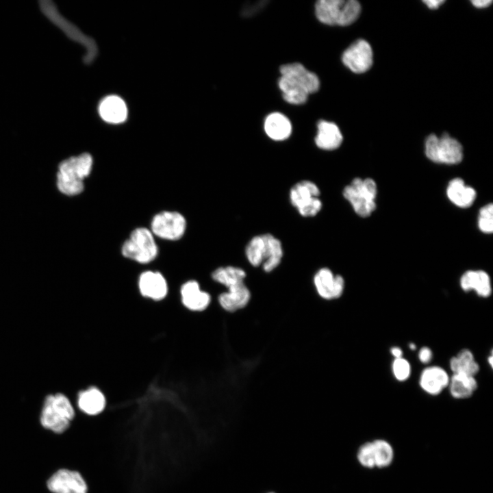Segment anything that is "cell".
I'll return each instance as SVG.
<instances>
[{
  "mask_svg": "<svg viewBox=\"0 0 493 493\" xmlns=\"http://www.w3.org/2000/svg\"><path fill=\"white\" fill-rule=\"evenodd\" d=\"M281 76L287 77L303 87L309 94L318 90L320 81L318 76L307 71L300 63H292L280 67Z\"/></svg>",
  "mask_w": 493,
  "mask_h": 493,
  "instance_id": "cell-14",
  "label": "cell"
},
{
  "mask_svg": "<svg viewBox=\"0 0 493 493\" xmlns=\"http://www.w3.org/2000/svg\"><path fill=\"white\" fill-rule=\"evenodd\" d=\"M264 130L267 136L272 140L283 141L290 137L292 133V125L286 116L279 112H274L269 114L265 119Z\"/></svg>",
  "mask_w": 493,
  "mask_h": 493,
  "instance_id": "cell-23",
  "label": "cell"
},
{
  "mask_svg": "<svg viewBox=\"0 0 493 493\" xmlns=\"http://www.w3.org/2000/svg\"><path fill=\"white\" fill-rule=\"evenodd\" d=\"M446 195L451 203L459 207H470L477 197L476 190L467 186L461 178H454L448 182Z\"/></svg>",
  "mask_w": 493,
  "mask_h": 493,
  "instance_id": "cell-19",
  "label": "cell"
},
{
  "mask_svg": "<svg viewBox=\"0 0 493 493\" xmlns=\"http://www.w3.org/2000/svg\"><path fill=\"white\" fill-rule=\"evenodd\" d=\"M377 194L376 182L371 178H354L342 191L344 198L359 216H369L376 209Z\"/></svg>",
  "mask_w": 493,
  "mask_h": 493,
  "instance_id": "cell-5",
  "label": "cell"
},
{
  "mask_svg": "<svg viewBox=\"0 0 493 493\" xmlns=\"http://www.w3.org/2000/svg\"><path fill=\"white\" fill-rule=\"evenodd\" d=\"M448 387L451 394L457 399L470 397L477 389V381L475 377L464 374H453L450 378Z\"/></svg>",
  "mask_w": 493,
  "mask_h": 493,
  "instance_id": "cell-24",
  "label": "cell"
},
{
  "mask_svg": "<svg viewBox=\"0 0 493 493\" xmlns=\"http://www.w3.org/2000/svg\"><path fill=\"white\" fill-rule=\"evenodd\" d=\"M450 378L447 372L439 366H430L421 373L419 383L427 394L438 395L447 386Z\"/></svg>",
  "mask_w": 493,
  "mask_h": 493,
  "instance_id": "cell-16",
  "label": "cell"
},
{
  "mask_svg": "<svg viewBox=\"0 0 493 493\" xmlns=\"http://www.w3.org/2000/svg\"><path fill=\"white\" fill-rule=\"evenodd\" d=\"M265 242L263 234L253 236L246 244L245 256L249 263L254 266H262L264 262Z\"/></svg>",
  "mask_w": 493,
  "mask_h": 493,
  "instance_id": "cell-29",
  "label": "cell"
},
{
  "mask_svg": "<svg viewBox=\"0 0 493 493\" xmlns=\"http://www.w3.org/2000/svg\"><path fill=\"white\" fill-rule=\"evenodd\" d=\"M92 167L93 158L88 153L64 160L58 167V190L67 196L79 194L84 189V180L90 175Z\"/></svg>",
  "mask_w": 493,
  "mask_h": 493,
  "instance_id": "cell-1",
  "label": "cell"
},
{
  "mask_svg": "<svg viewBox=\"0 0 493 493\" xmlns=\"http://www.w3.org/2000/svg\"><path fill=\"white\" fill-rule=\"evenodd\" d=\"M472 5L478 8H485L488 7L492 1L491 0H475L471 1Z\"/></svg>",
  "mask_w": 493,
  "mask_h": 493,
  "instance_id": "cell-36",
  "label": "cell"
},
{
  "mask_svg": "<svg viewBox=\"0 0 493 493\" xmlns=\"http://www.w3.org/2000/svg\"><path fill=\"white\" fill-rule=\"evenodd\" d=\"M460 286L464 291L474 290L483 298L490 296L492 293L490 276L481 270L465 272L460 278Z\"/></svg>",
  "mask_w": 493,
  "mask_h": 493,
  "instance_id": "cell-17",
  "label": "cell"
},
{
  "mask_svg": "<svg viewBox=\"0 0 493 493\" xmlns=\"http://www.w3.org/2000/svg\"><path fill=\"white\" fill-rule=\"evenodd\" d=\"M357 459L359 464L368 469H372L375 466V458L373 444L372 441L363 443L357 451Z\"/></svg>",
  "mask_w": 493,
  "mask_h": 493,
  "instance_id": "cell-30",
  "label": "cell"
},
{
  "mask_svg": "<svg viewBox=\"0 0 493 493\" xmlns=\"http://www.w3.org/2000/svg\"><path fill=\"white\" fill-rule=\"evenodd\" d=\"M138 289L142 296L153 301L164 299L168 291V283L159 271L145 270L138 278Z\"/></svg>",
  "mask_w": 493,
  "mask_h": 493,
  "instance_id": "cell-12",
  "label": "cell"
},
{
  "mask_svg": "<svg viewBox=\"0 0 493 493\" xmlns=\"http://www.w3.org/2000/svg\"><path fill=\"white\" fill-rule=\"evenodd\" d=\"M279 88L282 92L283 98L289 103L301 105L305 103L309 92L301 85L291 79L281 76L278 81Z\"/></svg>",
  "mask_w": 493,
  "mask_h": 493,
  "instance_id": "cell-26",
  "label": "cell"
},
{
  "mask_svg": "<svg viewBox=\"0 0 493 493\" xmlns=\"http://www.w3.org/2000/svg\"><path fill=\"white\" fill-rule=\"evenodd\" d=\"M315 144L320 149L333 151L341 145L343 137L338 127L333 123L320 121L318 123Z\"/></svg>",
  "mask_w": 493,
  "mask_h": 493,
  "instance_id": "cell-20",
  "label": "cell"
},
{
  "mask_svg": "<svg viewBox=\"0 0 493 493\" xmlns=\"http://www.w3.org/2000/svg\"><path fill=\"white\" fill-rule=\"evenodd\" d=\"M268 493H273V492H268Z\"/></svg>",
  "mask_w": 493,
  "mask_h": 493,
  "instance_id": "cell-40",
  "label": "cell"
},
{
  "mask_svg": "<svg viewBox=\"0 0 493 493\" xmlns=\"http://www.w3.org/2000/svg\"><path fill=\"white\" fill-rule=\"evenodd\" d=\"M250 298L251 292L243 282L228 288L219 295L218 302L225 310L233 312L244 307Z\"/></svg>",
  "mask_w": 493,
  "mask_h": 493,
  "instance_id": "cell-18",
  "label": "cell"
},
{
  "mask_svg": "<svg viewBox=\"0 0 493 493\" xmlns=\"http://www.w3.org/2000/svg\"><path fill=\"white\" fill-rule=\"evenodd\" d=\"M122 255L141 264L153 262L159 255L155 237L149 228L138 227L133 229L121 248Z\"/></svg>",
  "mask_w": 493,
  "mask_h": 493,
  "instance_id": "cell-2",
  "label": "cell"
},
{
  "mask_svg": "<svg viewBox=\"0 0 493 493\" xmlns=\"http://www.w3.org/2000/svg\"><path fill=\"white\" fill-rule=\"evenodd\" d=\"M266 3H267V1H260V2L255 3L252 6L246 7L243 10V14L244 16L253 15L254 13L257 12V11L262 9Z\"/></svg>",
  "mask_w": 493,
  "mask_h": 493,
  "instance_id": "cell-34",
  "label": "cell"
},
{
  "mask_svg": "<svg viewBox=\"0 0 493 493\" xmlns=\"http://www.w3.org/2000/svg\"><path fill=\"white\" fill-rule=\"evenodd\" d=\"M478 227L484 233H491L493 231V205L492 203L483 206L479 212Z\"/></svg>",
  "mask_w": 493,
  "mask_h": 493,
  "instance_id": "cell-31",
  "label": "cell"
},
{
  "mask_svg": "<svg viewBox=\"0 0 493 493\" xmlns=\"http://www.w3.org/2000/svg\"><path fill=\"white\" fill-rule=\"evenodd\" d=\"M492 358H493V356H492V354L491 353L488 358V362H489L490 366H492V361H493Z\"/></svg>",
  "mask_w": 493,
  "mask_h": 493,
  "instance_id": "cell-38",
  "label": "cell"
},
{
  "mask_svg": "<svg viewBox=\"0 0 493 493\" xmlns=\"http://www.w3.org/2000/svg\"><path fill=\"white\" fill-rule=\"evenodd\" d=\"M246 276L244 270L233 266L218 267L212 273V279L227 288L243 283Z\"/></svg>",
  "mask_w": 493,
  "mask_h": 493,
  "instance_id": "cell-27",
  "label": "cell"
},
{
  "mask_svg": "<svg viewBox=\"0 0 493 493\" xmlns=\"http://www.w3.org/2000/svg\"><path fill=\"white\" fill-rule=\"evenodd\" d=\"M47 486L53 493H88V485L76 470L60 469L47 480Z\"/></svg>",
  "mask_w": 493,
  "mask_h": 493,
  "instance_id": "cell-9",
  "label": "cell"
},
{
  "mask_svg": "<svg viewBox=\"0 0 493 493\" xmlns=\"http://www.w3.org/2000/svg\"><path fill=\"white\" fill-rule=\"evenodd\" d=\"M425 153L433 162L457 164L463 159V147L456 139L444 133L440 137L429 135L425 140Z\"/></svg>",
  "mask_w": 493,
  "mask_h": 493,
  "instance_id": "cell-7",
  "label": "cell"
},
{
  "mask_svg": "<svg viewBox=\"0 0 493 493\" xmlns=\"http://www.w3.org/2000/svg\"><path fill=\"white\" fill-rule=\"evenodd\" d=\"M265 242L264 262L262 264L266 273H270L279 266L283 257V249L281 240L274 235L263 233Z\"/></svg>",
  "mask_w": 493,
  "mask_h": 493,
  "instance_id": "cell-22",
  "label": "cell"
},
{
  "mask_svg": "<svg viewBox=\"0 0 493 493\" xmlns=\"http://www.w3.org/2000/svg\"><path fill=\"white\" fill-rule=\"evenodd\" d=\"M372 442L375 466L377 468H385L390 466L394 458V451L392 444L384 439H375Z\"/></svg>",
  "mask_w": 493,
  "mask_h": 493,
  "instance_id": "cell-28",
  "label": "cell"
},
{
  "mask_svg": "<svg viewBox=\"0 0 493 493\" xmlns=\"http://www.w3.org/2000/svg\"><path fill=\"white\" fill-rule=\"evenodd\" d=\"M450 368L453 374H464L475 377L479 370L472 353L468 349L461 350L450 359Z\"/></svg>",
  "mask_w": 493,
  "mask_h": 493,
  "instance_id": "cell-25",
  "label": "cell"
},
{
  "mask_svg": "<svg viewBox=\"0 0 493 493\" xmlns=\"http://www.w3.org/2000/svg\"><path fill=\"white\" fill-rule=\"evenodd\" d=\"M75 417V409L63 394H50L44 401L40 414L42 426L56 433L64 432Z\"/></svg>",
  "mask_w": 493,
  "mask_h": 493,
  "instance_id": "cell-3",
  "label": "cell"
},
{
  "mask_svg": "<svg viewBox=\"0 0 493 493\" xmlns=\"http://www.w3.org/2000/svg\"><path fill=\"white\" fill-rule=\"evenodd\" d=\"M392 368L394 376L400 381H405L410 376L411 366L408 361L403 357L395 359Z\"/></svg>",
  "mask_w": 493,
  "mask_h": 493,
  "instance_id": "cell-32",
  "label": "cell"
},
{
  "mask_svg": "<svg viewBox=\"0 0 493 493\" xmlns=\"http://www.w3.org/2000/svg\"><path fill=\"white\" fill-rule=\"evenodd\" d=\"M360 12L361 5L355 0H320L315 5L317 18L329 25H349Z\"/></svg>",
  "mask_w": 493,
  "mask_h": 493,
  "instance_id": "cell-4",
  "label": "cell"
},
{
  "mask_svg": "<svg viewBox=\"0 0 493 493\" xmlns=\"http://www.w3.org/2000/svg\"><path fill=\"white\" fill-rule=\"evenodd\" d=\"M318 185L310 180H301L294 184L289 192L290 203L303 217L316 216L323 208Z\"/></svg>",
  "mask_w": 493,
  "mask_h": 493,
  "instance_id": "cell-6",
  "label": "cell"
},
{
  "mask_svg": "<svg viewBox=\"0 0 493 493\" xmlns=\"http://www.w3.org/2000/svg\"><path fill=\"white\" fill-rule=\"evenodd\" d=\"M77 405L79 409L86 414L96 416L105 409L106 399L104 394L99 388L92 386L79 392Z\"/></svg>",
  "mask_w": 493,
  "mask_h": 493,
  "instance_id": "cell-21",
  "label": "cell"
},
{
  "mask_svg": "<svg viewBox=\"0 0 493 493\" xmlns=\"http://www.w3.org/2000/svg\"><path fill=\"white\" fill-rule=\"evenodd\" d=\"M409 347L413 350L416 349V346L414 344H410Z\"/></svg>",
  "mask_w": 493,
  "mask_h": 493,
  "instance_id": "cell-39",
  "label": "cell"
},
{
  "mask_svg": "<svg viewBox=\"0 0 493 493\" xmlns=\"http://www.w3.org/2000/svg\"><path fill=\"white\" fill-rule=\"evenodd\" d=\"M149 229L155 237L168 241H177L184 236L187 220L179 212L163 210L153 216Z\"/></svg>",
  "mask_w": 493,
  "mask_h": 493,
  "instance_id": "cell-8",
  "label": "cell"
},
{
  "mask_svg": "<svg viewBox=\"0 0 493 493\" xmlns=\"http://www.w3.org/2000/svg\"><path fill=\"white\" fill-rule=\"evenodd\" d=\"M316 290L322 298L327 300L340 297L344 292L345 282L340 275H334L329 268H320L314 276Z\"/></svg>",
  "mask_w": 493,
  "mask_h": 493,
  "instance_id": "cell-11",
  "label": "cell"
},
{
  "mask_svg": "<svg viewBox=\"0 0 493 493\" xmlns=\"http://www.w3.org/2000/svg\"><path fill=\"white\" fill-rule=\"evenodd\" d=\"M343 64L355 73L368 71L373 63V53L369 43L359 39L352 43L343 53Z\"/></svg>",
  "mask_w": 493,
  "mask_h": 493,
  "instance_id": "cell-10",
  "label": "cell"
},
{
  "mask_svg": "<svg viewBox=\"0 0 493 493\" xmlns=\"http://www.w3.org/2000/svg\"><path fill=\"white\" fill-rule=\"evenodd\" d=\"M180 294L183 305L190 311H203L209 306L211 301L210 294L203 291L199 282L193 279L188 280L181 285Z\"/></svg>",
  "mask_w": 493,
  "mask_h": 493,
  "instance_id": "cell-13",
  "label": "cell"
},
{
  "mask_svg": "<svg viewBox=\"0 0 493 493\" xmlns=\"http://www.w3.org/2000/svg\"><path fill=\"white\" fill-rule=\"evenodd\" d=\"M433 357L432 351L428 347H422L418 353V359L423 364L429 363Z\"/></svg>",
  "mask_w": 493,
  "mask_h": 493,
  "instance_id": "cell-33",
  "label": "cell"
},
{
  "mask_svg": "<svg viewBox=\"0 0 493 493\" xmlns=\"http://www.w3.org/2000/svg\"><path fill=\"white\" fill-rule=\"evenodd\" d=\"M101 118L112 124L124 122L127 117V108L125 102L118 96L109 95L103 98L98 108Z\"/></svg>",
  "mask_w": 493,
  "mask_h": 493,
  "instance_id": "cell-15",
  "label": "cell"
},
{
  "mask_svg": "<svg viewBox=\"0 0 493 493\" xmlns=\"http://www.w3.org/2000/svg\"><path fill=\"white\" fill-rule=\"evenodd\" d=\"M423 2L431 10L438 9L442 3H444L443 0H425Z\"/></svg>",
  "mask_w": 493,
  "mask_h": 493,
  "instance_id": "cell-35",
  "label": "cell"
},
{
  "mask_svg": "<svg viewBox=\"0 0 493 493\" xmlns=\"http://www.w3.org/2000/svg\"><path fill=\"white\" fill-rule=\"evenodd\" d=\"M392 355L396 358L402 357L403 352L402 350L399 347H393L390 350Z\"/></svg>",
  "mask_w": 493,
  "mask_h": 493,
  "instance_id": "cell-37",
  "label": "cell"
}]
</instances>
